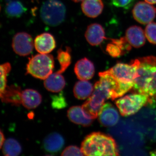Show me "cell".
Wrapping results in <instances>:
<instances>
[{"label":"cell","mask_w":156,"mask_h":156,"mask_svg":"<svg viewBox=\"0 0 156 156\" xmlns=\"http://www.w3.org/2000/svg\"><path fill=\"white\" fill-rule=\"evenodd\" d=\"M27 11L23 4L17 0H11L6 5L5 12L10 18L20 17Z\"/></svg>","instance_id":"cell-23"},{"label":"cell","mask_w":156,"mask_h":156,"mask_svg":"<svg viewBox=\"0 0 156 156\" xmlns=\"http://www.w3.org/2000/svg\"><path fill=\"white\" fill-rule=\"evenodd\" d=\"M137 68L138 76L133 86L135 93L145 95L150 105L156 103V57L147 56L133 60Z\"/></svg>","instance_id":"cell-1"},{"label":"cell","mask_w":156,"mask_h":156,"mask_svg":"<svg viewBox=\"0 0 156 156\" xmlns=\"http://www.w3.org/2000/svg\"><path fill=\"white\" fill-rule=\"evenodd\" d=\"M150 154L152 156H156V149L154 150L151 151Z\"/></svg>","instance_id":"cell-33"},{"label":"cell","mask_w":156,"mask_h":156,"mask_svg":"<svg viewBox=\"0 0 156 156\" xmlns=\"http://www.w3.org/2000/svg\"><path fill=\"white\" fill-rule=\"evenodd\" d=\"M66 9L59 0H47L42 5L40 16L45 24L51 27L60 25L64 21Z\"/></svg>","instance_id":"cell-6"},{"label":"cell","mask_w":156,"mask_h":156,"mask_svg":"<svg viewBox=\"0 0 156 156\" xmlns=\"http://www.w3.org/2000/svg\"><path fill=\"white\" fill-rule=\"evenodd\" d=\"M74 72L79 80H88L92 79L94 75L95 66L93 62L88 58H83L76 63Z\"/></svg>","instance_id":"cell-12"},{"label":"cell","mask_w":156,"mask_h":156,"mask_svg":"<svg viewBox=\"0 0 156 156\" xmlns=\"http://www.w3.org/2000/svg\"><path fill=\"white\" fill-rule=\"evenodd\" d=\"M145 36L148 41L154 44H156V23L151 22L146 27Z\"/></svg>","instance_id":"cell-28"},{"label":"cell","mask_w":156,"mask_h":156,"mask_svg":"<svg viewBox=\"0 0 156 156\" xmlns=\"http://www.w3.org/2000/svg\"><path fill=\"white\" fill-rule=\"evenodd\" d=\"M5 141V137L3 132L0 130V149L4 144Z\"/></svg>","instance_id":"cell-31"},{"label":"cell","mask_w":156,"mask_h":156,"mask_svg":"<svg viewBox=\"0 0 156 156\" xmlns=\"http://www.w3.org/2000/svg\"><path fill=\"white\" fill-rule=\"evenodd\" d=\"M34 45L39 53L49 54L56 48V42L51 34L44 33L36 37L34 41Z\"/></svg>","instance_id":"cell-11"},{"label":"cell","mask_w":156,"mask_h":156,"mask_svg":"<svg viewBox=\"0 0 156 156\" xmlns=\"http://www.w3.org/2000/svg\"><path fill=\"white\" fill-rule=\"evenodd\" d=\"M112 4L118 8L128 9L130 8L134 0H111Z\"/></svg>","instance_id":"cell-30"},{"label":"cell","mask_w":156,"mask_h":156,"mask_svg":"<svg viewBox=\"0 0 156 156\" xmlns=\"http://www.w3.org/2000/svg\"><path fill=\"white\" fill-rule=\"evenodd\" d=\"M73 2H75L78 3L80 2H83V0H72Z\"/></svg>","instance_id":"cell-34"},{"label":"cell","mask_w":156,"mask_h":156,"mask_svg":"<svg viewBox=\"0 0 156 156\" xmlns=\"http://www.w3.org/2000/svg\"><path fill=\"white\" fill-rule=\"evenodd\" d=\"M44 85L48 91L58 92L64 89L66 86V81L61 74L56 72L51 74L45 80Z\"/></svg>","instance_id":"cell-20"},{"label":"cell","mask_w":156,"mask_h":156,"mask_svg":"<svg viewBox=\"0 0 156 156\" xmlns=\"http://www.w3.org/2000/svg\"><path fill=\"white\" fill-rule=\"evenodd\" d=\"M132 13L136 21L142 24H148L155 17L156 9L146 2H140L134 6Z\"/></svg>","instance_id":"cell-9"},{"label":"cell","mask_w":156,"mask_h":156,"mask_svg":"<svg viewBox=\"0 0 156 156\" xmlns=\"http://www.w3.org/2000/svg\"><path fill=\"white\" fill-rule=\"evenodd\" d=\"M145 1L146 2L151 5L156 4V0H145Z\"/></svg>","instance_id":"cell-32"},{"label":"cell","mask_w":156,"mask_h":156,"mask_svg":"<svg viewBox=\"0 0 156 156\" xmlns=\"http://www.w3.org/2000/svg\"><path fill=\"white\" fill-rule=\"evenodd\" d=\"M34 41L30 34L19 32L15 35L12 41V47L16 54L20 56L30 55L33 50Z\"/></svg>","instance_id":"cell-8"},{"label":"cell","mask_w":156,"mask_h":156,"mask_svg":"<svg viewBox=\"0 0 156 156\" xmlns=\"http://www.w3.org/2000/svg\"><path fill=\"white\" fill-rule=\"evenodd\" d=\"M115 104L123 116L134 115L143 107L150 105L149 100L146 95L137 93L121 98L116 101Z\"/></svg>","instance_id":"cell-7"},{"label":"cell","mask_w":156,"mask_h":156,"mask_svg":"<svg viewBox=\"0 0 156 156\" xmlns=\"http://www.w3.org/2000/svg\"><path fill=\"white\" fill-rule=\"evenodd\" d=\"M65 140L61 134L53 132L48 135L43 141V147L50 153H56L61 150L64 146Z\"/></svg>","instance_id":"cell-16"},{"label":"cell","mask_w":156,"mask_h":156,"mask_svg":"<svg viewBox=\"0 0 156 156\" xmlns=\"http://www.w3.org/2000/svg\"><path fill=\"white\" fill-rule=\"evenodd\" d=\"M112 43L107 45L106 51L108 53L113 57H118L122 56L125 53L126 50L129 51L131 50V47L126 38H121L119 39H110Z\"/></svg>","instance_id":"cell-17"},{"label":"cell","mask_w":156,"mask_h":156,"mask_svg":"<svg viewBox=\"0 0 156 156\" xmlns=\"http://www.w3.org/2000/svg\"><path fill=\"white\" fill-rule=\"evenodd\" d=\"M71 49L66 47L65 50L59 49L57 51V59L60 64V69L56 72L62 74L64 73L71 63Z\"/></svg>","instance_id":"cell-24"},{"label":"cell","mask_w":156,"mask_h":156,"mask_svg":"<svg viewBox=\"0 0 156 156\" xmlns=\"http://www.w3.org/2000/svg\"><path fill=\"white\" fill-rule=\"evenodd\" d=\"M51 105L53 108L60 109L64 108L67 106L66 99L62 93L52 96Z\"/></svg>","instance_id":"cell-27"},{"label":"cell","mask_w":156,"mask_h":156,"mask_svg":"<svg viewBox=\"0 0 156 156\" xmlns=\"http://www.w3.org/2000/svg\"><path fill=\"white\" fill-rule=\"evenodd\" d=\"M11 65L9 62L0 64V98L7 87V76L11 70Z\"/></svg>","instance_id":"cell-26"},{"label":"cell","mask_w":156,"mask_h":156,"mask_svg":"<svg viewBox=\"0 0 156 156\" xmlns=\"http://www.w3.org/2000/svg\"><path fill=\"white\" fill-rule=\"evenodd\" d=\"M21 145L16 140L9 138L3 144V153L6 156H17L21 152Z\"/></svg>","instance_id":"cell-25"},{"label":"cell","mask_w":156,"mask_h":156,"mask_svg":"<svg viewBox=\"0 0 156 156\" xmlns=\"http://www.w3.org/2000/svg\"><path fill=\"white\" fill-rule=\"evenodd\" d=\"M22 91L20 87L15 85L7 86L1 99L5 103H11L18 106L21 104Z\"/></svg>","instance_id":"cell-21"},{"label":"cell","mask_w":156,"mask_h":156,"mask_svg":"<svg viewBox=\"0 0 156 156\" xmlns=\"http://www.w3.org/2000/svg\"><path fill=\"white\" fill-rule=\"evenodd\" d=\"M54 67L52 55L39 53L29 58L27 73L34 77L45 80L53 73Z\"/></svg>","instance_id":"cell-4"},{"label":"cell","mask_w":156,"mask_h":156,"mask_svg":"<svg viewBox=\"0 0 156 156\" xmlns=\"http://www.w3.org/2000/svg\"><path fill=\"white\" fill-rule=\"evenodd\" d=\"M103 8L102 0H83L81 4L83 13L90 18L98 17L102 13Z\"/></svg>","instance_id":"cell-19"},{"label":"cell","mask_w":156,"mask_h":156,"mask_svg":"<svg viewBox=\"0 0 156 156\" xmlns=\"http://www.w3.org/2000/svg\"><path fill=\"white\" fill-rule=\"evenodd\" d=\"M125 38L128 44L134 48H141L145 44V33L141 27L137 26L128 28L126 30Z\"/></svg>","instance_id":"cell-14"},{"label":"cell","mask_w":156,"mask_h":156,"mask_svg":"<svg viewBox=\"0 0 156 156\" xmlns=\"http://www.w3.org/2000/svg\"><path fill=\"white\" fill-rule=\"evenodd\" d=\"M67 116L70 121L84 127L91 126L93 119L87 115L82 106L72 107L68 110Z\"/></svg>","instance_id":"cell-15"},{"label":"cell","mask_w":156,"mask_h":156,"mask_svg":"<svg viewBox=\"0 0 156 156\" xmlns=\"http://www.w3.org/2000/svg\"><path fill=\"white\" fill-rule=\"evenodd\" d=\"M94 90V87L87 80H81L77 82L73 88L75 96L80 100L89 98Z\"/></svg>","instance_id":"cell-22"},{"label":"cell","mask_w":156,"mask_h":156,"mask_svg":"<svg viewBox=\"0 0 156 156\" xmlns=\"http://www.w3.org/2000/svg\"><path fill=\"white\" fill-rule=\"evenodd\" d=\"M99 80L94 85L92 95L82 105L87 115L93 119L98 116L99 111L108 99L113 100L114 87L112 81L106 75L99 73Z\"/></svg>","instance_id":"cell-2"},{"label":"cell","mask_w":156,"mask_h":156,"mask_svg":"<svg viewBox=\"0 0 156 156\" xmlns=\"http://www.w3.org/2000/svg\"><path fill=\"white\" fill-rule=\"evenodd\" d=\"M106 72L113 76L127 92L133 88L138 76L136 66L133 60L129 64L118 63Z\"/></svg>","instance_id":"cell-5"},{"label":"cell","mask_w":156,"mask_h":156,"mask_svg":"<svg viewBox=\"0 0 156 156\" xmlns=\"http://www.w3.org/2000/svg\"><path fill=\"white\" fill-rule=\"evenodd\" d=\"M42 96L36 90L27 89L22 91L21 104L26 108H36L42 102Z\"/></svg>","instance_id":"cell-18"},{"label":"cell","mask_w":156,"mask_h":156,"mask_svg":"<svg viewBox=\"0 0 156 156\" xmlns=\"http://www.w3.org/2000/svg\"><path fill=\"white\" fill-rule=\"evenodd\" d=\"M81 149L85 156L119 155L115 140L101 132H93L86 136L81 144Z\"/></svg>","instance_id":"cell-3"},{"label":"cell","mask_w":156,"mask_h":156,"mask_svg":"<svg viewBox=\"0 0 156 156\" xmlns=\"http://www.w3.org/2000/svg\"><path fill=\"white\" fill-rule=\"evenodd\" d=\"M99 122L105 127H112L116 125L119 115L116 109L112 104L107 102L101 108L98 116Z\"/></svg>","instance_id":"cell-10"},{"label":"cell","mask_w":156,"mask_h":156,"mask_svg":"<svg viewBox=\"0 0 156 156\" xmlns=\"http://www.w3.org/2000/svg\"><path fill=\"white\" fill-rule=\"evenodd\" d=\"M85 37L88 43L92 46H98L104 40L108 39L105 37L103 27L97 23H92L88 26Z\"/></svg>","instance_id":"cell-13"},{"label":"cell","mask_w":156,"mask_h":156,"mask_svg":"<svg viewBox=\"0 0 156 156\" xmlns=\"http://www.w3.org/2000/svg\"><path fill=\"white\" fill-rule=\"evenodd\" d=\"M62 156H83L81 149L75 146H70L62 151Z\"/></svg>","instance_id":"cell-29"}]
</instances>
